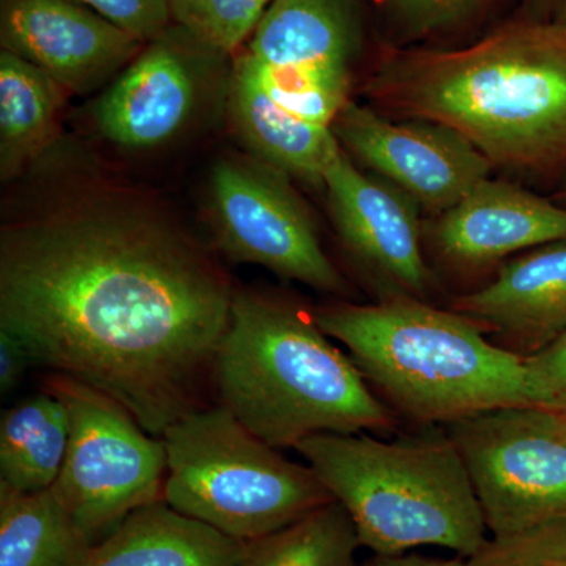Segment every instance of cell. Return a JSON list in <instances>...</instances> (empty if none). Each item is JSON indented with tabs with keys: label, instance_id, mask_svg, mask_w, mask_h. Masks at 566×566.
Wrapping results in <instances>:
<instances>
[{
	"label": "cell",
	"instance_id": "6da1fadb",
	"mask_svg": "<svg viewBox=\"0 0 566 566\" xmlns=\"http://www.w3.org/2000/svg\"><path fill=\"white\" fill-rule=\"evenodd\" d=\"M234 293L211 253L156 214L93 205L0 238V327L33 364L111 395L158 438L216 403Z\"/></svg>",
	"mask_w": 566,
	"mask_h": 566
},
{
	"label": "cell",
	"instance_id": "7a4b0ae2",
	"mask_svg": "<svg viewBox=\"0 0 566 566\" xmlns=\"http://www.w3.org/2000/svg\"><path fill=\"white\" fill-rule=\"evenodd\" d=\"M375 109L450 126L494 167L566 166V28L516 18L461 50L390 48L365 84Z\"/></svg>",
	"mask_w": 566,
	"mask_h": 566
},
{
	"label": "cell",
	"instance_id": "3957f363",
	"mask_svg": "<svg viewBox=\"0 0 566 566\" xmlns=\"http://www.w3.org/2000/svg\"><path fill=\"white\" fill-rule=\"evenodd\" d=\"M212 390L216 403L274 449L401 423L319 327L315 308L282 293H234Z\"/></svg>",
	"mask_w": 566,
	"mask_h": 566
},
{
	"label": "cell",
	"instance_id": "277c9868",
	"mask_svg": "<svg viewBox=\"0 0 566 566\" xmlns=\"http://www.w3.org/2000/svg\"><path fill=\"white\" fill-rule=\"evenodd\" d=\"M315 316L400 422L446 427L493 409L531 406L523 357L450 307L416 297L335 301L315 307Z\"/></svg>",
	"mask_w": 566,
	"mask_h": 566
},
{
	"label": "cell",
	"instance_id": "5b68a950",
	"mask_svg": "<svg viewBox=\"0 0 566 566\" xmlns=\"http://www.w3.org/2000/svg\"><path fill=\"white\" fill-rule=\"evenodd\" d=\"M294 450L352 517L360 547L374 554L436 546L471 558L490 538L463 458L441 424L390 441L315 434Z\"/></svg>",
	"mask_w": 566,
	"mask_h": 566
},
{
	"label": "cell",
	"instance_id": "8992f818",
	"mask_svg": "<svg viewBox=\"0 0 566 566\" xmlns=\"http://www.w3.org/2000/svg\"><path fill=\"white\" fill-rule=\"evenodd\" d=\"M164 502L229 538L249 543L335 502L311 465L290 461L214 403L161 436Z\"/></svg>",
	"mask_w": 566,
	"mask_h": 566
},
{
	"label": "cell",
	"instance_id": "52a82bcc",
	"mask_svg": "<svg viewBox=\"0 0 566 566\" xmlns=\"http://www.w3.org/2000/svg\"><path fill=\"white\" fill-rule=\"evenodd\" d=\"M69 412L65 461L51 491L85 536L98 545L144 506L164 502L167 452L111 395L48 374L41 381Z\"/></svg>",
	"mask_w": 566,
	"mask_h": 566
},
{
	"label": "cell",
	"instance_id": "ba28073f",
	"mask_svg": "<svg viewBox=\"0 0 566 566\" xmlns=\"http://www.w3.org/2000/svg\"><path fill=\"white\" fill-rule=\"evenodd\" d=\"M490 535L566 520V431L545 409H493L446 424Z\"/></svg>",
	"mask_w": 566,
	"mask_h": 566
},
{
	"label": "cell",
	"instance_id": "9c48e42d",
	"mask_svg": "<svg viewBox=\"0 0 566 566\" xmlns=\"http://www.w3.org/2000/svg\"><path fill=\"white\" fill-rule=\"evenodd\" d=\"M210 203L216 244L227 259L259 264L316 292L353 296L285 174L260 161L221 159L212 169Z\"/></svg>",
	"mask_w": 566,
	"mask_h": 566
},
{
	"label": "cell",
	"instance_id": "30bf717a",
	"mask_svg": "<svg viewBox=\"0 0 566 566\" xmlns=\"http://www.w3.org/2000/svg\"><path fill=\"white\" fill-rule=\"evenodd\" d=\"M331 218L346 253L374 286L376 301L416 297L433 303L441 282L424 253L411 197L360 172L342 148L323 177Z\"/></svg>",
	"mask_w": 566,
	"mask_h": 566
},
{
	"label": "cell",
	"instance_id": "8fae6325",
	"mask_svg": "<svg viewBox=\"0 0 566 566\" xmlns=\"http://www.w3.org/2000/svg\"><path fill=\"white\" fill-rule=\"evenodd\" d=\"M230 55L172 24L112 82L93 107L99 134L126 148H151L193 120Z\"/></svg>",
	"mask_w": 566,
	"mask_h": 566
},
{
	"label": "cell",
	"instance_id": "7c38bea8",
	"mask_svg": "<svg viewBox=\"0 0 566 566\" xmlns=\"http://www.w3.org/2000/svg\"><path fill=\"white\" fill-rule=\"evenodd\" d=\"M331 129L345 151L434 216L460 202L494 169L474 144L441 123L394 122L375 107L348 102Z\"/></svg>",
	"mask_w": 566,
	"mask_h": 566
},
{
	"label": "cell",
	"instance_id": "4fadbf2b",
	"mask_svg": "<svg viewBox=\"0 0 566 566\" xmlns=\"http://www.w3.org/2000/svg\"><path fill=\"white\" fill-rule=\"evenodd\" d=\"M566 241V208L556 200L485 178L423 229L424 253L438 271L474 277L517 252Z\"/></svg>",
	"mask_w": 566,
	"mask_h": 566
},
{
	"label": "cell",
	"instance_id": "5bb4252c",
	"mask_svg": "<svg viewBox=\"0 0 566 566\" xmlns=\"http://www.w3.org/2000/svg\"><path fill=\"white\" fill-rule=\"evenodd\" d=\"M0 48L91 93L120 74L145 44L76 0H0Z\"/></svg>",
	"mask_w": 566,
	"mask_h": 566
},
{
	"label": "cell",
	"instance_id": "9a60e30c",
	"mask_svg": "<svg viewBox=\"0 0 566 566\" xmlns=\"http://www.w3.org/2000/svg\"><path fill=\"white\" fill-rule=\"evenodd\" d=\"M449 307L506 352L531 356L566 329V241L506 260L485 285L457 294Z\"/></svg>",
	"mask_w": 566,
	"mask_h": 566
},
{
	"label": "cell",
	"instance_id": "2e32d148",
	"mask_svg": "<svg viewBox=\"0 0 566 566\" xmlns=\"http://www.w3.org/2000/svg\"><path fill=\"white\" fill-rule=\"evenodd\" d=\"M363 36L357 0H271L241 51L273 70L352 87Z\"/></svg>",
	"mask_w": 566,
	"mask_h": 566
},
{
	"label": "cell",
	"instance_id": "e0dca14e",
	"mask_svg": "<svg viewBox=\"0 0 566 566\" xmlns=\"http://www.w3.org/2000/svg\"><path fill=\"white\" fill-rule=\"evenodd\" d=\"M230 118L238 136L260 163L286 177L323 186L327 166L342 150L333 129L294 117L234 65L229 76Z\"/></svg>",
	"mask_w": 566,
	"mask_h": 566
},
{
	"label": "cell",
	"instance_id": "ac0fdd59",
	"mask_svg": "<svg viewBox=\"0 0 566 566\" xmlns=\"http://www.w3.org/2000/svg\"><path fill=\"white\" fill-rule=\"evenodd\" d=\"M244 549L245 543L156 502L93 546L85 566H234Z\"/></svg>",
	"mask_w": 566,
	"mask_h": 566
},
{
	"label": "cell",
	"instance_id": "d6986e66",
	"mask_svg": "<svg viewBox=\"0 0 566 566\" xmlns=\"http://www.w3.org/2000/svg\"><path fill=\"white\" fill-rule=\"evenodd\" d=\"M69 439V412L48 390L6 409L0 419V483L22 493L51 490Z\"/></svg>",
	"mask_w": 566,
	"mask_h": 566
},
{
	"label": "cell",
	"instance_id": "ffe728a7",
	"mask_svg": "<svg viewBox=\"0 0 566 566\" xmlns=\"http://www.w3.org/2000/svg\"><path fill=\"white\" fill-rule=\"evenodd\" d=\"M93 546L51 490L0 483V566H85Z\"/></svg>",
	"mask_w": 566,
	"mask_h": 566
},
{
	"label": "cell",
	"instance_id": "44dd1931",
	"mask_svg": "<svg viewBox=\"0 0 566 566\" xmlns=\"http://www.w3.org/2000/svg\"><path fill=\"white\" fill-rule=\"evenodd\" d=\"M63 91L50 74L0 51V175L10 180L50 145Z\"/></svg>",
	"mask_w": 566,
	"mask_h": 566
},
{
	"label": "cell",
	"instance_id": "7402d4cb",
	"mask_svg": "<svg viewBox=\"0 0 566 566\" xmlns=\"http://www.w3.org/2000/svg\"><path fill=\"white\" fill-rule=\"evenodd\" d=\"M352 517L338 502L290 526L245 543L234 566H356L359 549Z\"/></svg>",
	"mask_w": 566,
	"mask_h": 566
},
{
	"label": "cell",
	"instance_id": "603a6c76",
	"mask_svg": "<svg viewBox=\"0 0 566 566\" xmlns=\"http://www.w3.org/2000/svg\"><path fill=\"white\" fill-rule=\"evenodd\" d=\"M174 24L214 50L241 51L262 20L271 0H167Z\"/></svg>",
	"mask_w": 566,
	"mask_h": 566
},
{
	"label": "cell",
	"instance_id": "cb8c5ba5",
	"mask_svg": "<svg viewBox=\"0 0 566 566\" xmlns=\"http://www.w3.org/2000/svg\"><path fill=\"white\" fill-rule=\"evenodd\" d=\"M472 566H566V520L490 535Z\"/></svg>",
	"mask_w": 566,
	"mask_h": 566
},
{
	"label": "cell",
	"instance_id": "d4e9b609",
	"mask_svg": "<svg viewBox=\"0 0 566 566\" xmlns=\"http://www.w3.org/2000/svg\"><path fill=\"white\" fill-rule=\"evenodd\" d=\"M499 0H381L398 39L416 41L474 20Z\"/></svg>",
	"mask_w": 566,
	"mask_h": 566
},
{
	"label": "cell",
	"instance_id": "484cf974",
	"mask_svg": "<svg viewBox=\"0 0 566 566\" xmlns=\"http://www.w3.org/2000/svg\"><path fill=\"white\" fill-rule=\"evenodd\" d=\"M528 403L566 417V329L531 356L523 357Z\"/></svg>",
	"mask_w": 566,
	"mask_h": 566
},
{
	"label": "cell",
	"instance_id": "4316f807",
	"mask_svg": "<svg viewBox=\"0 0 566 566\" xmlns=\"http://www.w3.org/2000/svg\"><path fill=\"white\" fill-rule=\"evenodd\" d=\"M117 25L123 32L148 44L174 24L167 0H76Z\"/></svg>",
	"mask_w": 566,
	"mask_h": 566
},
{
	"label": "cell",
	"instance_id": "83f0119b",
	"mask_svg": "<svg viewBox=\"0 0 566 566\" xmlns=\"http://www.w3.org/2000/svg\"><path fill=\"white\" fill-rule=\"evenodd\" d=\"M33 364L32 354L20 337L0 327V392L10 394Z\"/></svg>",
	"mask_w": 566,
	"mask_h": 566
},
{
	"label": "cell",
	"instance_id": "f1b7e54d",
	"mask_svg": "<svg viewBox=\"0 0 566 566\" xmlns=\"http://www.w3.org/2000/svg\"><path fill=\"white\" fill-rule=\"evenodd\" d=\"M356 566H472L471 558L455 556L438 558L420 556V554H374V557Z\"/></svg>",
	"mask_w": 566,
	"mask_h": 566
},
{
	"label": "cell",
	"instance_id": "f546056e",
	"mask_svg": "<svg viewBox=\"0 0 566 566\" xmlns=\"http://www.w3.org/2000/svg\"><path fill=\"white\" fill-rule=\"evenodd\" d=\"M517 18L566 28V0H523Z\"/></svg>",
	"mask_w": 566,
	"mask_h": 566
},
{
	"label": "cell",
	"instance_id": "4dcf8cb0",
	"mask_svg": "<svg viewBox=\"0 0 566 566\" xmlns=\"http://www.w3.org/2000/svg\"><path fill=\"white\" fill-rule=\"evenodd\" d=\"M556 202L562 205V207L566 208V181L564 188L560 189V192L556 196Z\"/></svg>",
	"mask_w": 566,
	"mask_h": 566
},
{
	"label": "cell",
	"instance_id": "1f68e13d",
	"mask_svg": "<svg viewBox=\"0 0 566 566\" xmlns=\"http://www.w3.org/2000/svg\"><path fill=\"white\" fill-rule=\"evenodd\" d=\"M562 422H564V430L566 431V417H562Z\"/></svg>",
	"mask_w": 566,
	"mask_h": 566
}]
</instances>
